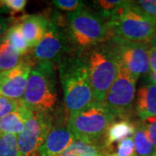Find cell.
I'll use <instances>...</instances> for the list:
<instances>
[{
  "mask_svg": "<svg viewBox=\"0 0 156 156\" xmlns=\"http://www.w3.org/2000/svg\"><path fill=\"white\" fill-rule=\"evenodd\" d=\"M136 128L134 123L124 117L118 121L115 120L107 130L103 148L109 147L123 140L133 137Z\"/></svg>",
  "mask_w": 156,
  "mask_h": 156,
  "instance_id": "obj_15",
  "label": "cell"
},
{
  "mask_svg": "<svg viewBox=\"0 0 156 156\" xmlns=\"http://www.w3.org/2000/svg\"><path fill=\"white\" fill-rule=\"evenodd\" d=\"M55 65L36 63L31 69L21 101L31 111L49 113L57 102Z\"/></svg>",
  "mask_w": 156,
  "mask_h": 156,
  "instance_id": "obj_3",
  "label": "cell"
},
{
  "mask_svg": "<svg viewBox=\"0 0 156 156\" xmlns=\"http://www.w3.org/2000/svg\"><path fill=\"white\" fill-rule=\"evenodd\" d=\"M133 139L137 156H156V150L147 139L140 124L136 128Z\"/></svg>",
  "mask_w": 156,
  "mask_h": 156,
  "instance_id": "obj_20",
  "label": "cell"
},
{
  "mask_svg": "<svg viewBox=\"0 0 156 156\" xmlns=\"http://www.w3.org/2000/svg\"><path fill=\"white\" fill-rule=\"evenodd\" d=\"M103 152H105L106 156H137L133 137L118 142L114 148H105Z\"/></svg>",
  "mask_w": 156,
  "mask_h": 156,
  "instance_id": "obj_21",
  "label": "cell"
},
{
  "mask_svg": "<svg viewBox=\"0 0 156 156\" xmlns=\"http://www.w3.org/2000/svg\"><path fill=\"white\" fill-rule=\"evenodd\" d=\"M30 112V109L22 104L17 110L0 119V134H20Z\"/></svg>",
  "mask_w": 156,
  "mask_h": 156,
  "instance_id": "obj_16",
  "label": "cell"
},
{
  "mask_svg": "<svg viewBox=\"0 0 156 156\" xmlns=\"http://www.w3.org/2000/svg\"><path fill=\"white\" fill-rule=\"evenodd\" d=\"M116 62L118 64L117 76L107 94L103 104L115 116L123 117L133 108L137 80L117 59Z\"/></svg>",
  "mask_w": 156,
  "mask_h": 156,
  "instance_id": "obj_7",
  "label": "cell"
},
{
  "mask_svg": "<svg viewBox=\"0 0 156 156\" xmlns=\"http://www.w3.org/2000/svg\"><path fill=\"white\" fill-rule=\"evenodd\" d=\"M150 72H156V45L151 44L148 48Z\"/></svg>",
  "mask_w": 156,
  "mask_h": 156,
  "instance_id": "obj_29",
  "label": "cell"
},
{
  "mask_svg": "<svg viewBox=\"0 0 156 156\" xmlns=\"http://www.w3.org/2000/svg\"><path fill=\"white\" fill-rule=\"evenodd\" d=\"M59 71L64 102L69 115L94 102L88 68L83 56L63 58L59 62Z\"/></svg>",
  "mask_w": 156,
  "mask_h": 156,
  "instance_id": "obj_1",
  "label": "cell"
},
{
  "mask_svg": "<svg viewBox=\"0 0 156 156\" xmlns=\"http://www.w3.org/2000/svg\"><path fill=\"white\" fill-rule=\"evenodd\" d=\"M135 110L141 121L156 116V85L141 86L136 94Z\"/></svg>",
  "mask_w": 156,
  "mask_h": 156,
  "instance_id": "obj_14",
  "label": "cell"
},
{
  "mask_svg": "<svg viewBox=\"0 0 156 156\" xmlns=\"http://www.w3.org/2000/svg\"><path fill=\"white\" fill-rule=\"evenodd\" d=\"M101 150L95 143L76 140L59 156H98L101 154Z\"/></svg>",
  "mask_w": 156,
  "mask_h": 156,
  "instance_id": "obj_18",
  "label": "cell"
},
{
  "mask_svg": "<svg viewBox=\"0 0 156 156\" xmlns=\"http://www.w3.org/2000/svg\"><path fill=\"white\" fill-rule=\"evenodd\" d=\"M0 156H20L17 135L0 134Z\"/></svg>",
  "mask_w": 156,
  "mask_h": 156,
  "instance_id": "obj_22",
  "label": "cell"
},
{
  "mask_svg": "<svg viewBox=\"0 0 156 156\" xmlns=\"http://www.w3.org/2000/svg\"><path fill=\"white\" fill-rule=\"evenodd\" d=\"M115 118L103 103L94 101L83 109L69 115L68 127L76 140L95 143L105 136Z\"/></svg>",
  "mask_w": 156,
  "mask_h": 156,
  "instance_id": "obj_6",
  "label": "cell"
},
{
  "mask_svg": "<svg viewBox=\"0 0 156 156\" xmlns=\"http://www.w3.org/2000/svg\"><path fill=\"white\" fill-rule=\"evenodd\" d=\"M52 128L49 113L31 111L22 132L17 135L20 156H39V149Z\"/></svg>",
  "mask_w": 156,
  "mask_h": 156,
  "instance_id": "obj_10",
  "label": "cell"
},
{
  "mask_svg": "<svg viewBox=\"0 0 156 156\" xmlns=\"http://www.w3.org/2000/svg\"><path fill=\"white\" fill-rule=\"evenodd\" d=\"M141 128L145 131L147 137L156 150V116L141 121Z\"/></svg>",
  "mask_w": 156,
  "mask_h": 156,
  "instance_id": "obj_27",
  "label": "cell"
},
{
  "mask_svg": "<svg viewBox=\"0 0 156 156\" xmlns=\"http://www.w3.org/2000/svg\"><path fill=\"white\" fill-rule=\"evenodd\" d=\"M127 1H121V0H99V1H94L95 5L99 7L100 12L98 13L101 17H102L105 21L108 18L116 9L120 8L121 6L124 5Z\"/></svg>",
  "mask_w": 156,
  "mask_h": 156,
  "instance_id": "obj_24",
  "label": "cell"
},
{
  "mask_svg": "<svg viewBox=\"0 0 156 156\" xmlns=\"http://www.w3.org/2000/svg\"><path fill=\"white\" fill-rule=\"evenodd\" d=\"M16 23L31 49L38 44L47 32L49 18L42 15H27L19 17Z\"/></svg>",
  "mask_w": 156,
  "mask_h": 156,
  "instance_id": "obj_13",
  "label": "cell"
},
{
  "mask_svg": "<svg viewBox=\"0 0 156 156\" xmlns=\"http://www.w3.org/2000/svg\"><path fill=\"white\" fill-rule=\"evenodd\" d=\"M67 21L69 41L82 52L110 39L106 21L95 12L85 9L70 12Z\"/></svg>",
  "mask_w": 156,
  "mask_h": 156,
  "instance_id": "obj_5",
  "label": "cell"
},
{
  "mask_svg": "<svg viewBox=\"0 0 156 156\" xmlns=\"http://www.w3.org/2000/svg\"><path fill=\"white\" fill-rule=\"evenodd\" d=\"M22 101L16 100H11L0 95V119L5 117L12 112L17 110L22 106Z\"/></svg>",
  "mask_w": 156,
  "mask_h": 156,
  "instance_id": "obj_25",
  "label": "cell"
},
{
  "mask_svg": "<svg viewBox=\"0 0 156 156\" xmlns=\"http://www.w3.org/2000/svg\"><path fill=\"white\" fill-rule=\"evenodd\" d=\"M5 38L22 56H25L30 52V46L23 35L21 29L17 23H14L7 30Z\"/></svg>",
  "mask_w": 156,
  "mask_h": 156,
  "instance_id": "obj_19",
  "label": "cell"
},
{
  "mask_svg": "<svg viewBox=\"0 0 156 156\" xmlns=\"http://www.w3.org/2000/svg\"><path fill=\"white\" fill-rule=\"evenodd\" d=\"M110 38L132 43L150 44L156 30V20L140 13L127 1L106 20Z\"/></svg>",
  "mask_w": 156,
  "mask_h": 156,
  "instance_id": "obj_2",
  "label": "cell"
},
{
  "mask_svg": "<svg viewBox=\"0 0 156 156\" xmlns=\"http://www.w3.org/2000/svg\"><path fill=\"white\" fill-rule=\"evenodd\" d=\"M151 83L156 85V72H150Z\"/></svg>",
  "mask_w": 156,
  "mask_h": 156,
  "instance_id": "obj_32",
  "label": "cell"
},
{
  "mask_svg": "<svg viewBox=\"0 0 156 156\" xmlns=\"http://www.w3.org/2000/svg\"><path fill=\"white\" fill-rule=\"evenodd\" d=\"M61 23L57 17L49 19V25L44 37L31 51V59L34 63L54 64L64 58V54L69 50L67 35L62 30ZM70 43V42H69Z\"/></svg>",
  "mask_w": 156,
  "mask_h": 156,
  "instance_id": "obj_8",
  "label": "cell"
},
{
  "mask_svg": "<svg viewBox=\"0 0 156 156\" xmlns=\"http://www.w3.org/2000/svg\"><path fill=\"white\" fill-rule=\"evenodd\" d=\"M108 47L118 61L127 68L136 80L150 73L148 44L110 38Z\"/></svg>",
  "mask_w": 156,
  "mask_h": 156,
  "instance_id": "obj_9",
  "label": "cell"
},
{
  "mask_svg": "<svg viewBox=\"0 0 156 156\" xmlns=\"http://www.w3.org/2000/svg\"><path fill=\"white\" fill-rule=\"evenodd\" d=\"M5 12H8V11L4 4V0H0V14L5 13Z\"/></svg>",
  "mask_w": 156,
  "mask_h": 156,
  "instance_id": "obj_31",
  "label": "cell"
},
{
  "mask_svg": "<svg viewBox=\"0 0 156 156\" xmlns=\"http://www.w3.org/2000/svg\"><path fill=\"white\" fill-rule=\"evenodd\" d=\"M24 60L5 37L0 41V73L11 70Z\"/></svg>",
  "mask_w": 156,
  "mask_h": 156,
  "instance_id": "obj_17",
  "label": "cell"
},
{
  "mask_svg": "<svg viewBox=\"0 0 156 156\" xmlns=\"http://www.w3.org/2000/svg\"><path fill=\"white\" fill-rule=\"evenodd\" d=\"M98 156H104V155H101V154H100V155H98Z\"/></svg>",
  "mask_w": 156,
  "mask_h": 156,
  "instance_id": "obj_34",
  "label": "cell"
},
{
  "mask_svg": "<svg viewBox=\"0 0 156 156\" xmlns=\"http://www.w3.org/2000/svg\"><path fill=\"white\" fill-rule=\"evenodd\" d=\"M150 44L156 45V30H155V32H154V37H153L152 41H151Z\"/></svg>",
  "mask_w": 156,
  "mask_h": 156,
  "instance_id": "obj_33",
  "label": "cell"
},
{
  "mask_svg": "<svg viewBox=\"0 0 156 156\" xmlns=\"http://www.w3.org/2000/svg\"><path fill=\"white\" fill-rule=\"evenodd\" d=\"M68 125L52 127L39 149V156H59L76 140Z\"/></svg>",
  "mask_w": 156,
  "mask_h": 156,
  "instance_id": "obj_12",
  "label": "cell"
},
{
  "mask_svg": "<svg viewBox=\"0 0 156 156\" xmlns=\"http://www.w3.org/2000/svg\"><path fill=\"white\" fill-rule=\"evenodd\" d=\"M34 65L31 57L28 56L24 57L23 62L17 67L0 73V95L11 100H22Z\"/></svg>",
  "mask_w": 156,
  "mask_h": 156,
  "instance_id": "obj_11",
  "label": "cell"
},
{
  "mask_svg": "<svg viewBox=\"0 0 156 156\" xmlns=\"http://www.w3.org/2000/svg\"><path fill=\"white\" fill-rule=\"evenodd\" d=\"M130 6L140 13L156 20V0L130 1Z\"/></svg>",
  "mask_w": 156,
  "mask_h": 156,
  "instance_id": "obj_23",
  "label": "cell"
},
{
  "mask_svg": "<svg viewBox=\"0 0 156 156\" xmlns=\"http://www.w3.org/2000/svg\"><path fill=\"white\" fill-rule=\"evenodd\" d=\"M52 4L57 9L61 11H68L69 13L75 12L84 8L83 2L79 0H55L52 1Z\"/></svg>",
  "mask_w": 156,
  "mask_h": 156,
  "instance_id": "obj_26",
  "label": "cell"
},
{
  "mask_svg": "<svg viewBox=\"0 0 156 156\" xmlns=\"http://www.w3.org/2000/svg\"><path fill=\"white\" fill-rule=\"evenodd\" d=\"M94 101L103 103L118 72L115 56L108 45H96L84 50Z\"/></svg>",
  "mask_w": 156,
  "mask_h": 156,
  "instance_id": "obj_4",
  "label": "cell"
},
{
  "mask_svg": "<svg viewBox=\"0 0 156 156\" xmlns=\"http://www.w3.org/2000/svg\"><path fill=\"white\" fill-rule=\"evenodd\" d=\"M11 22L9 19L4 17H0V41L5 37L7 30L10 28Z\"/></svg>",
  "mask_w": 156,
  "mask_h": 156,
  "instance_id": "obj_30",
  "label": "cell"
},
{
  "mask_svg": "<svg viewBox=\"0 0 156 156\" xmlns=\"http://www.w3.org/2000/svg\"><path fill=\"white\" fill-rule=\"evenodd\" d=\"M7 11H10L12 15L22 12L27 4L26 0H4Z\"/></svg>",
  "mask_w": 156,
  "mask_h": 156,
  "instance_id": "obj_28",
  "label": "cell"
}]
</instances>
